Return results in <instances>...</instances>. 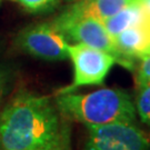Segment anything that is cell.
<instances>
[{"label": "cell", "instance_id": "1", "mask_svg": "<svg viewBox=\"0 0 150 150\" xmlns=\"http://www.w3.org/2000/svg\"><path fill=\"white\" fill-rule=\"evenodd\" d=\"M69 147V129L56 102L21 90L0 113V149L58 150Z\"/></svg>", "mask_w": 150, "mask_h": 150}, {"label": "cell", "instance_id": "2", "mask_svg": "<svg viewBox=\"0 0 150 150\" xmlns=\"http://www.w3.org/2000/svg\"><path fill=\"white\" fill-rule=\"evenodd\" d=\"M56 106L64 118L80 122L86 127L115 122L136 121L137 110L127 91L103 88L89 93H60Z\"/></svg>", "mask_w": 150, "mask_h": 150}, {"label": "cell", "instance_id": "3", "mask_svg": "<svg viewBox=\"0 0 150 150\" xmlns=\"http://www.w3.org/2000/svg\"><path fill=\"white\" fill-rule=\"evenodd\" d=\"M51 23L66 39L107 51L113 54L117 58V64H120V57L113 38L101 20L87 11L81 0L62 11Z\"/></svg>", "mask_w": 150, "mask_h": 150}, {"label": "cell", "instance_id": "4", "mask_svg": "<svg viewBox=\"0 0 150 150\" xmlns=\"http://www.w3.org/2000/svg\"><path fill=\"white\" fill-rule=\"evenodd\" d=\"M68 58L74 66V80L70 86L57 91V95L74 92L83 86L102 85L112 66L117 64L113 54L85 43L68 45Z\"/></svg>", "mask_w": 150, "mask_h": 150}, {"label": "cell", "instance_id": "5", "mask_svg": "<svg viewBox=\"0 0 150 150\" xmlns=\"http://www.w3.org/2000/svg\"><path fill=\"white\" fill-rule=\"evenodd\" d=\"M83 150H150V138L134 123L89 126Z\"/></svg>", "mask_w": 150, "mask_h": 150}, {"label": "cell", "instance_id": "6", "mask_svg": "<svg viewBox=\"0 0 150 150\" xmlns=\"http://www.w3.org/2000/svg\"><path fill=\"white\" fill-rule=\"evenodd\" d=\"M17 46L25 52L47 61L68 58V42L52 23L42 22L25 28L17 36Z\"/></svg>", "mask_w": 150, "mask_h": 150}, {"label": "cell", "instance_id": "7", "mask_svg": "<svg viewBox=\"0 0 150 150\" xmlns=\"http://www.w3.org/2000/svg\"><path fill=\"white\" fill-rule=\"evenodd\" d=\"M115 46L120 57V64L129 70L134 68V59H139L150 46V23L128 28L113 37Z\"/></svg>", "mask_w": 150, "mask_h": 150}, {"label": "cell", "instance_id": "8", "mask_svg": "<svg viewBox=\"0 0 150 150\" xmlns=\"http://www.w3.org/2000/svg\"><path fill=\"white\" fill-rule=\"evenodd\" d=\"M146 20V11L139 0L130 4L116 15L102 20V23L111 37H116L128 28L142 25Z\"/></svg>", "mask_w": 150, "mask_h": 150}, {"label": "cell", "instance_id": "9", "mask_svg": "<svg viewBox=\"0 0 150 150\" xmlns=\"http://www.w3.org/2000/svg\"><path fill=\"white\" fill-rule=\"evenodd\" d=\"M87 11L99 20H105L116 15L136 0H81Z\"/></svg>", "mask_w": 150, "mask_h": 150}, {"label": "cell", "instance_id": "10", "mask_svg": "<svg viewBox=\"0 0 150 150\" xmlns=\"http://www.w3.org/2000/svg\"><path fill=\"white\" fill-rule=\"evenodd\" d=\"M134 105L141 121L150 126V85L138 89Z\"/></svg>", "mask_w": 150, "mask_h": 150}, {"label": "cell", "instance_id": "11", "mask_svg": "<svg viewBox=\"0 0 150 150\" xmlns=\"http://www.w3.org/2000/svg\"><path fill=\"white\" fill-rule=\"evenodd\" d=\"M140 62L136 71L137 89L150 85V54H145L139 58Z\"/></svg>", "mask_w": 150, "mask_h": 150}, {"label": "cell", "instance_id": "12", "mask_svg": "<svg viewBox=\"0 0 150 150\" xmlns=\"http://www.w3.org/2000/svg\"><path fill=\"white\" fill-rule=\"evenodd\" d=\"M20 5L30 12L47 11L58 4V0H17Z\"/></svg>", "mask_w": 150, "mask_h": 150}, {"label": "cell", "instance_id": "13", "mask_svg": "<svg viewBox=\"0 0 150 150\" xmlns=\"http://www.w3.org/2000/svg\"><path fill=\"white\" fill-rule=\"evenodd\" d=\"M8 82H9V74L5 68H2L0 66V100L2 99V97L7 90Z\"/></svg>", "mask_w": 150, "mask_h": 150}, {"label": "cell", "instance_id": "14", "mask_svg": "<svg viewBox=\"0 0 150 150\" xmlns=\"http://www.w3.org/2000/svg\"><path fill=\"white\" fill-rule=\"evenodd\" d=\"M145 54H150V46H149V48L147 49V50H146L145 51V54H142V56H145Z\"/></svg>", "mask_w": 150, "mask_h": 150}, {"label": "cell", "instance_id": "15", "mask_svg": "<svg viewBox=\"0 0 150 150\" xmlns=\"http://www.w3.org/2000/svg\"><path fill=\"white\" fill-rule=\"evenodd\" d=\"M58 150H69V147H67V148H62V149H58Z\"/></svg>", "mask_w": 150, "mask_h": 150}, {"label": "cell", "instance_id": "16", "mask_svg": "<svg viewBox=\"0 0 150 150\" xmlns=\"http://www.w3.org/2000/svg\"><path fill=\"white\" fill-rule=\"evenodd\" d=\"M0 150H2V149H0Z\"/></svg>", "mask_w": 150, "mask_h": 150}]
</instances>
